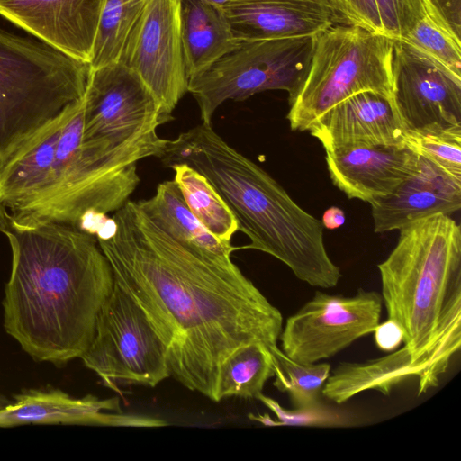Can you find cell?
I'll use <instances>...</instances> for the list:
<instances>
[{"instance_id": "6da1fadb", "label": "cell", "mask_w": 461, "mask_h": 461, "mask_svg": "<svg viewBox=\"0 0 461 461\" xmlns=\"http://www.w3.org/2000/svg\"><path fill=\"white\" fill-rule=\"evenodd\" d=\"M115 283L164 342L171 376L217 402L223 360L238 348L277 347L283 316L230 257L185 245L128 200L95 235Z\"/></svg>"}, {"instance_id": "7a4b0ae2", "label": "cell", "mask_w": 461, "mask_h": 461, "mask_svg": "<svg viewBox=\"0 0 461 461\" xmlns=\"http://www.w3.org/2000/svg\"><path fill=\"white\" fill-rule=\"evenodd\" d=\"M4 327L36 361L63 365L89 347L114 276L96 236L59 223L10 222Z\"/></svg>"}, {"instance_id": "3957f363", "label": "cell", "mask_w": 461, "mask_h": 461, "mask_svg": "<svg viewBox=\"0 0 461 461\" xmlns=\"http://www.w3.org/2000/svg\"><path fill=\"white\" fill-rule=\"evenodd\" d=\"M377 267L387 319L404 333L418 394L439 384L461 347V227L435 214L399 230Z\"/></svg>"}, {"instance_id": "277c9868", "label": "cell", "mask_w": 461, "mask_h": 461, "mask_svg": "<svg viewBox=\"0 0 461 461\" xmlns=\"http://www.w3.org/2000/svg\"><path fill=\"white\" fill-rule=\"evenodd\" d=\"M170 167L185 163L203 174L225 201L238 230L249 239L239 249L265 252L301 281L336 286L342 275L324 244L323 225L300 207L267 171L202 122L167 140L159 158Z\"/></svg>"}, {"instance_id": "5b68a950", "label": "cell", "mask_w": 461, "mask_h": 461, "mask_svg": "<svg viewBox=\"0 0 461 461\" xmlns=\"http://www.w3.org/2000/svg\"><path fill=\"white\" fill-rule=\"evenodd\" d=\"M83 126L81 97L62 129L47 179L34 194L9 208L11 223L77 228L86 218L114 212L140 181L137 162L160 158L168 140L155 132L117 146L104 140H84Z\"/></svg>"}, {"instance_id": "8992f818", "label": "cell", "mask_w": 461, "mask_h": 461, "mask_svg": "<svg viewBox=\"0 0 461 461\" xmlns=\"http://www.w3.org/2000/svg\"><path fill=\"white\" fill-rule=\"evenodd\" d=\"M91 67L0 29V166L85 93Z\"/></svg>"}, {"instance_id": "52a82bcc", "label": "cell", "mask_w": 461, "mask_h": 461, "mask_svg": "<svg viewBox=\"0 0 461 461\" xmlns=\"http://www.w3.org/2000/svg\"><path fill=\"white\" fill-rule=\"evenodd\" d=\"M393 39L364 28L336 24L315 35L307 75L288 97L292 131H304L321 114L364 91L393 97Z\"/></svg>"}, {"instance_id": "ba28073f", "label": "cell", "mask_w": 461, "mask_h": 461, "mask_svg": "<svg viewBox=\"0 0 461 461\" xmlns=\"http://www.w3.org/2000/svg\"><path fill=\"white\" fill-rule=\"evenodd\" d=\"M314 36L241 41L209 69L189 80L202 122L212 124L225 101H243L267 90H284L289 97L303 82L312 59Z\"/></svg>"}, {"instance_id": "9c48e42d", "label": "cell", "mask_w": 461, "mask_h": 461, "mask_svg": "<svg viewBox=\"0 0 461 461\" xmlns=\"http://www.w3.org/2000/svg\"><path fill=\"white\" fill-rule=\"evenodd\" d=\"M80 358L113 390L117 384L155 387L171 376L164 342L140 306L115 281Z\"/></svg>"}, {"instance_id": "30bf717a", "label": "cell", "mask_w": 461, "mask_h": 461, "mask_svg": "<svg viewBox=\"0 0 461 461\" xmlns=\"http://www.w3.org/2000/svg\"><path fill=\"white\" fill-rule=\"evenodd\" d=\"M382 306V296L375 291L359 288L352 296L316 291L287 318L279 336L281 350L301 364L328 359L373 333Z\"/></svg>"}, {"instance_id": "8fae6325", "label": "cell", "mask_w": 461, "mask_h": 461, "mask_svg": "<svg viewBox=\"0 0 461 461\" xmlns=\"http://www.w3.org/2000/svg\"><path fill=\"white\" fill-rule=\"evenodd\" d=\"M82 98L86 140L120 146L158 132L167 122L154 95L120 61L91 68Z\"/></svg>"}, {"instance_id": "7c38bea8", "label": "cell", "mask_w": 461, "mask_h": 461, "mask_svg": "<svg viewBox=\"0 0 461 461\" xmlns=\"http://www.w3.org/2000/svg\"><path fill=\"white\" fill-rule=\"evenodd\" d=\"M182 0H149L131 30L120 59L135 72L161 105L169 122L188 92L180 14Z\"/></svg>"}, {"instance_id": "4fadbf2b", "label": "cell", "mask_w": 461, "mask_h": 461, "mask_svg": "<svg viewBox=\"0 0 461 461\" xmlns=\"http://www.w3.org/2000/svg\"><path fill=\"white\" fill-rule=\"evenodd\" d=\"M393 97L406 130L461 129V77L393 40Z\"/></svg>"}, {"instance_id": "5bb4252c", "label": "cell", "mask_w": 461, "mask_h": 461, "mask_svg": "<svg viewBox=\"0 0 461 461\" xmlns=\"http://www.w3.org/2000/svg\"><path fill=\"white\" fill-rule=\"evenodd\" d=\"M104 0H0V15L36 39L90 64Z\"/></svg>"}, {"instance_id": "9a60e30c", "label": "cell", "mask_w": 461, "mask_h": 461, "mask_svg": "<svg viewBox=\"0 0 461 461\" xmlns=\"http://www.w3.org/2000/svg\"><path fill=\"white\" fill-rule=\"evenodd\" d=\"M325 151L333 185L349 199L369 203L393 193L415 172L420 160L405 145L351 144Z\"/></svg>"}, {"instance_id": "2e32d148", "label": "cell", "mask_w": 461, "mask_h": 461, "mask_svg": "<svg viewBox=\"0 0 461 461\" xmlns=\"http://www.w3.org/2000/svg\"><path fill=\"white\" fill-rule=\"evenodd\" d=\"M307 131L326 150L351 144L404 145L406 128L393 97L364 91L332 106Z\"/></svg>"}, {"instance_id": "e0dca14e", "label": "cell", "mask_w": 461, "mask_h": 461, "mask_svg": "<svg viewBox=\"0 0 461 461\" xmlns=\"http://www.w3.org/2000/svg\"><path fill=\"white\" fill-rule=\"evenodd\" d=\"M120 411L118 397L100 399L88 394L74 398L59 389L28 390L0 408V427L25 423H65L99 426L160 427L167 423L147 416L108 413Z\"/></svg>"}, {"instance_id": "ac0fdd59", "label": "cell", "mask_w": 461, "mask_h": 461, "mask_svg": "<svg viewBox=\"0 0 461 461\" xmlns=\"http://www.w3.org/2000/svg\"><path fill=\"white\" fill-rule=\"evenodd\" d=\"M222 8L241 41L314 36L343 24L328 0H231Z\"/></svg>"}, {"instance_id": "d6986e66", "label": "cell", "mask_w": 461, "mask_h": 461, "mask_svg": "<svg viewBox=\"0 0 461 461\" xmlns=\"http://www.w3.org/2000/svg\"><path fill=\"white\" fill-rule=\"evenodd\" d=\"M420 157L414 173L390 194L371 203L374 230H400L435 214L450 215L461 208V178Z\"/></svg>"}, {"instance_id": "ffe728a7", "label": "cell", "mask_w": 461, "mask_h": 461, "mask_svg": "<svg viewBox=\"0 0 461 461\" xmlns=\"http://www.w3.org/2000/svg\"><path fill=\"white\" fill-rule=\"evenodd\" d=\"M76 102L31 136L0 166V201L7 209L31 196L47 179L59 136Z\"/></svg>"}, {"instance_id": "44dd1931", "label": "cell", "mask_w": 461, "mask_h": 461, "mask_svg": "<svg viewBox=\"0 0 461 461\" xmlns=\"http://www.w3.org/2000/svg\"><path fill=\"white\" fill-rule=\"evenodd\" d=\"M180 28L188 80L205 72L241 43L222 6L203 0H182Z\"/></svg>"}, {"instance_id": "7402d4cb", "label": "cell", "mask_w": 461, "mask_h": 461, "mask_svg": "<svg viewBox=\"0 0 461 461\" xmlns=\"http://www.w3.org/2000/svg\"><path fill=\"white\" fill-rule=\"evenodd\" d=\"M137 203L154 223L185 245L223 257H230L239 249L216 238L200 222L174 180L158 184L152 197Z\"/></svg>"}, {"instance_id": "603a6c76", "label": "cell", "mask_w": 461, "mask_h": 461, "mask_svg": "<svg viewBox=\"0 0 461 461\" xmlns=\"http://www.w3.org/2000/svg\"><path fill=\"white\" fill-rule=\"evenodd\" d=\"M174 181L194 215L216 238L230 243L238 230V222L230 209L210 181L185 163L169 167Z\"/></svg>"}, {"instance_id": "cb8c5ba5", "label": "cell", "mask_w": 461, "mask_h": 461, "mask_svg": "<svg viewBox=\"0 0 461 461\" xmlns=\"http://www.w3.org/2000/svg\"><path fill=\"white\" fill-rule=\"evenodd\" d=\"M274 374L273 357L265 345L254 342L238 348L220 366L217 402L231 396L258 398Z\"/></svg>"}, {"instance_id": "d4e9b609", "label": "cell", "mask_w": 461, "mask_h": 461, "mask_svg": "<svg viewBox=\"0 0 461 461\" xmlns=\"http://www.w3.org/2000/svg\"><path fill=\"white\" fill-rule=\"evenodd\" d=\"M424 14L402 39L414 50L461 77V41L429 0H423Z\"/></svg>"}, {"instance_id": "484cf974", "label": "cell", "mask_w": 461, "mask_h": 461, "mask_svg": "<svg viewBox=\"0 0 461 461\" xmlns=\"http://www.w3.org/2000/svg\"><path fill=\"white\" fill-rule=\"evenodd\" d=\"M270 352L274 361L273 385L288 393L294 408L320 407V395L330 374V365L325 362L301 364L288 357L278 346Z\"/></svg>"}, {"instance_id": "4316f807", "label": "cell", "mask_w": 461, "mask_h": 461, "mask_svg": "<svg viewBox=\"0 0 461 461\" xmlns=\"http://www.w3.org/2000/svg\"><path fill=\"white\" fill-rule=\"evenodd\" d=\"M149 0H104L91 68L117 62L127 37Z\"/></svg>"}, {"instance_id": "83f0119b", "label": "cell", "mask_w": 461, "mask_h": 461, "mask_svg": "<svg viewBox=\"0 0 461 461\" xmlns=\"http://www.w3.org/2000/svg\"><path fill=\"white\" fill-rule=\"evenodd\" d=\"M404 145L442 171L461 178V129L406 130Z\"/></svg>"}, {"instance_id": "f1b7e54d", "label": "cell", "mask_w": 461, "mask_h": 461, "mask_svg": "<svg viewBox=\"0 0 461 461\" xmlns=\"http://www.w3.org/2000/svg\"><path fill=\"white\" fill-rule=\"evenodd\" d=\"M383 33L402 40L422 18L423 0H375Z\"/></svg>"}, {"instance_id": "f546056e", "label": "cell", "mask_w": 461, "mask_h": 461, "mask_svg": "<svg viewBox=\"0 0 461 461\" xmlns=\"http://www.w3.org/2000/svg\"><path fill=\"white\" fill-rule=\"evenodd\" d=\"M275 413L276 420L268 414H249L252 420L265 426H332L339 424L340 418L337 415L321 410L320 407L311 410L283 408L276 400L260 393L258 398Z\"/></svg>"}, {"instance_id": "4dcf8cb0", "label": "cell", "mask_w": 461, "mask_h": 461, "mask_svg": "<svg viewBox=\"0 0 461 461\" xmlns=\"http://www.w3.org/2000/svg\"><path fill=\"white\" fill-rule=\"evenodd\" d=\"M343 24L383 33L375 0H328ZM384 34V33H383Z\"/></svg>"}, {"instance_id": "1f68e13d", "label": "cell", "mask_w": 461, "mask_h": 461, "mask_svg": "<svg viewBox=\"0 0 461 461\" xmlns=\"http://www.w3.org/2000/svg\"><path fill=\"white\" fill-rule=\"evenodd\" d=\"M373 333L377 348L384 352L397 349L404 338L401 326L391 319H386L382 323L379 322Z\"/></svg>"}, {"instance_id": "d6a6232c", "label": "cell", "mask_w": 461, "mask_h": 461, "mask_svg": "<svg viewBox=\"0 0 461 461\" xmlns=\"http://www.w3.org/2000/svg\"><path fill=\"white\" fill-rule=\"evenodd\" d=\"M438 14L460 37L461 35V0H429Z\"/></svg>"}, {"instance_id": "836d02e7", "label": "cell", "mask_w": 461, "mask_h": 461, "mask_svg": "<svg viewBox=\"0 0 461 461\" xmlns=\"http://www.w3.org/2000/svg\"><path fill=\"white\" fill-rule=\"evenodd\" d=\"M345 222V215L341 209L330 207L322 215L321 223L324 228L333 230L339 228Z\"/></svg>"}, {"instance_id": "e575fe53", "label": "cell", "mask_w": 461, "mask_h": 461, "mask_svg": "<svg viewBox=\"0 0 461 461\" xmlns=\"http://www.w3.org/2000/svg\"><path fill=\"white\" fill-rule=\"evenodd\" d=\"M10 229V216L6 207L0 201V232L5 234Z\"/></svg>"}, {"instance_id": "d590c367", "label": "cell", "mask_w": 461, "mask_h": 461, "mask_svg": "<svg viewBox=\"0 0 461 461\" xmlns=\"http://www.w3.org/2000/svg\"><path fill=\"white\" fill-rule=\"evenodd\" d=\"M203 1L208 2L210 4H213V5H216L219 6H223L224 5H226L227 3H229L231 0H203Z\"/></svg>"}]
</instances>
